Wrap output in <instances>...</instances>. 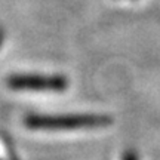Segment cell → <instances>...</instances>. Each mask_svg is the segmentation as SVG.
<instances>
[{"label": "cell", "mask_w": 160, "mask_h": 160, "mask_svg": "<svg viewBox=\"0 0 160 160\" xmlns=\"http://www.w3.org/2000/svg\"><path fill=\"white\" fill-rule=\"evenodd\" d=\"M111 123L108 116L99 114H65V116H39L25 117V125L31 129H80V128H99Z\"/></svg>", "instance_id": "cell-1"}, {"label": "cell", "mask_w": 160, "mask_h": 160, "mask_svg": "<svg viewBox=\"0 0 160 160\" xmlns=\"http://www.w3.org/2000/svg\"><path fill=\"white\" fill-rule=\"evenodd\" d=\"M8 86L15 91H64L68 82L62 76L17 74L8 79Z\"/></svg>", "instance_id": "cell-2"}, {"label": "cell", "mask_w": 160, "mask_h": 160, "mask_svg": "<svg viewBox=\"0 0 160 160\" xmlns=\"http://www.w3.org/2000/svg\"><path fill=\"white\" fill-rule=\"evenodd\" d=\"M125 160H138V157H137L135 154H132V153H131V154L126 156V159H125Z\"/></svg>", "instance_id": "cell-3"}]
</instances>
